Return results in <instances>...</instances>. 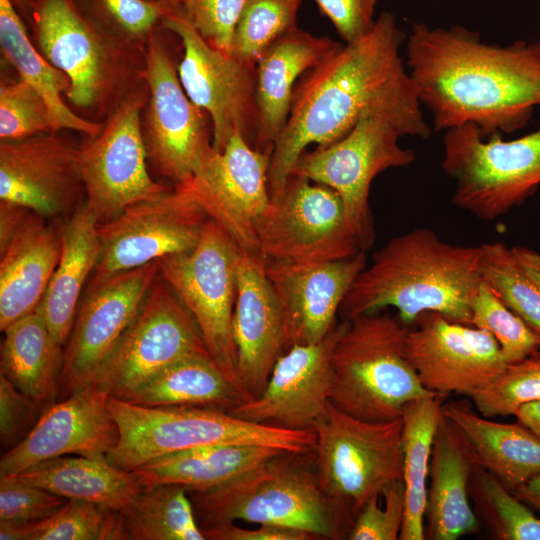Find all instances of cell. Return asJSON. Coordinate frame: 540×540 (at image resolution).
Wrapping results in <instances>:
<instances>
[{"instance_id": "obj_26", "label": "cell", "mask_w": 540, "mask_h": 540, "mask_svg": "<svg viewBox=\"0 0 540 540\" xmlns=\"http://www.w3.org/2000/svg\"><path fill=\"white\" fill-rule=\"evenodd\" d=\"M478 467L468 439L442 413L430 461L425 539L456 540L479 530L469 497V481Z\"/></svg>"}, {"instance_id": "obj_51", "label": "cell", "mask_w": 540, "mask_h": 540, "mask_svg": "<svg viewBox=\"0 0 540 540\" xmlns=\"http://www.w3.org/2000/svg\"><path fill=\"white\" fill-rule=\"evenodd\" d=\"M205 540H314L315 535L296 528L259 524L258 528H243L229 522L201 530Z\"/></svg>"}, {"instance_id": "obj_14", "label": "cell", "mask_w": 540, "mask_h": 540, "mask_svg": "<svg viewBox=\"0 0 540 540\" xmlns=\"http://www.w3.org/2000/svg\"><path fill=\"white\" fill-rule=\"evenodd\" d=\"M148 98L143 82L104 121L102 132L79 148V172L87 208L98 225L126 208L158 198L169 187L148 172L141 115Z\"/></svg>"}, {"instance_id": "obj_6", "label": "cell", "mask_w": 540, "mask_h": 540, "mask_svg": "<svg viewBox=\"0 0 540 540\" xmlns=\"http://www.w3.org/2000/svg\"><path fill=\"white\" fill-rule=\"evenodd\" d=\"M409 327L388 312L347 320L331 359L330 402L371 421L400 418L415 399L437 396L421 383L406 353Z\"/></svg>"}, {"instance_id": "obj_46", "label": "cell", "mask_w": 540, "mask_h": 540, "mask_svg": "<svg viewBox=\"0 0 540 540\" xmlns=\"http://www.w3.org/2000/svg\"><path fill=\"white\" fill-rule=\"evenodd\" d=\"M67 501L16 475L0 476V522L38 523L56 513Z\"/></svg>"}, {"instance_id": "obj_4", "label": "cell", "mask_w": 540, "mask_h": 540, "mask_svg": "<svg viewBox=\"0 0 540 540\" xmlns=\"http://www.w3.org/2000/svg\"><path fill=\"white\" fill-rule=\"evenodd\" d=\"M27 17L32 41L69 79L65 96L76 108L106 120L143 82L145 52L113 38L73 0H13Z\"/></svg>"}, {"instance_id": "obj_29", "label": "cell", "mask_w": 540, "mask_h": 540, "mask_svg": "<svg viewBox=\"0 0 540 540\" xmlns=\"http://www.w3.org/2000/svg\"><path fill=\"white\" fill-rule=\"evenodd\" d=\"M442 413L464 433L480 467L511 492L540 474V438L520 422L492 421L467 400L442 404Z\"/></svg>"}, {"instance_id": "obj_1", "label": "cell", "mask_w": 540, "mask_h": 540, "mask_svg": "<svg viewBox=\"0 0 540 540\" xmlns=\"http://www.w3.org/2000/svg\"><path fill=\"white\" fill-rule=\"evenodd\" d=\"M405 41L395 17L382 12L368 33L341 45L298 81L289 118L270 154L271 199L280 194L307 146L339 141L367 110L390 113L414 137H429L432 129L400 56Z\"/></svg>"}, {"instance_id": "obj_24", "label": "cell", "mask_w": 540, "mask_h": 540, "mask_svg": "<svg viewBox=\"0 0 540 540\" xmlns=\"http://www.w3.org/2000/svg\"><path fill=\"white\" fill-rule=\"evenodd\" d=\"M366 266V251L354 257L314 263L264 261L265 274L285 319L287 350L314 344L336 325L354 280Z\"/></svg>"}, {"instance_id": "obj_25", "label": "cell", "mask_w": 540, "mask_h": 540, "mask_svg": "<svg viewBox=\"0 0 540 540\" xmlns=\"http://www.w3.org/2000/svg\"><path fill=\"white\" fill-rule=\"evenodd\" d=\"M232 334L239 383L249 401L262 393L275 363L287 350V333L264 261L243 251L236 270Z\"/></svg>"}, {"instance_id": "obj_53", "label": "cell", "mask_w": 540, "mask_h": 540, "mask_svg": "<svg viewBox=\"0 0 540 540\" xmlns=\"http://www.w3.org/2000/svg\"><path fill=\"white\" fill-rule=\"evenodd\" d=\"M514 416L540 438V400L524 404Z\"/></svg>"}, {"instance_id": "obj_45", "label": "cell", "mask_w": 540, "mask_h": 540, "mask_svg": "<svg viewBox=\"0 0 540 540\" xmlns=\"http://www.w3.org/2000/svg\"><path fill=\"white\" fill-rule=\"evenodd\" d=\"M109 508L71 499L47 519L33 524L28 540H100Z\"/></svg>"}, {"instance_id": "obj_34", "label": "cell", "mask_w": 540, "mask_h": 540, "mask_svg": "<svg viewBox=\"0 0 540 540\" xmlns=\"http://www.w3.org/2000/svg\"><path fill=\"white\" fill-rule=\"evenodd\" d=\"M2 332L0 374L36 400L57 401L63 347L53 338L42 314L36 309Z\"/></svg>"}, {"instance_id": "obj_20", "label": "cell", "mask_w": 540, "mask_h": 540, "mask_svg": "<svg viewBox=\"0 0 540 540\" xmlns=\"http://www.w3.org/2000/svg\"><path fill=\"white\" fill-rule=\"evenodd\" d=\"M406 353L422 385L441 398H470L507 366L487 331L437 312L422 313L409 327Z\"/></svg>"}, {"instance_id": "obj_23", "label": "cell", "mask_w": 540, "mask_h": 540, "mask_svg": "<svg viewBox=\"0 0 540 540\" xmlns=\"http://www.w3.org/2000/svg\"><path fill=\"white\" fill-rule=\"evenodd\" d=\"M109 396L89 385L51 403L28 436L0 459V476L16 475L45 460L79 455L106 458L119 440Z\"/></svg>"}, {"instance_id": "obj_48", "label": "cell", "mask_w": 540, "mask_h": 540, "mask_svg": "<svg viewBox=\"0 0 540 540\" xmlns=\"http://www.w3.org/2000/svg\"><path fill=\"white\" fill-rule=\"evenodd\" d=\"M249 0H183L181 12L212 46L231 54L234 30Z\"/></svg>"}, {"instance_id": "obj_8", "label": "cell", "mask_w": 540, "mask_h": 540, "mask_svg": "<svg viewBox=\"0 0 540 540\" xmlns=\"http://www.w3.org/2000/svg\"><path fill=\"white\" fill-rule=\"evenodd\" d=\"M402 425L401 417L362 420L330 402L313 426L316 478L347 536L364 504L402 478Z\"/></svg>"}, {"instance_id": "obj_47", "label": "cell", "mask_w": 540, "mask_h": 540, "mask_svg": "<svg viewBox=\"0 0 540 540\" xmlns=\"http://www.w3.org/2000/svg\"><path fill=\"white\" fill-rule=\"evenodd\" d=\"M381 495L371 497L356 516L347 536L350 540L399 539L405 508L402 478L392 483Z\"/></svg>"}, {"instance_id": "obj_32", "label": "cell", "mask_w": 540, "mask_h": 540, "mask_svg": "<svg viewBox=\"0 0 540 540\" xmlns=\"http://www.w3.org/2000/svg\"><path fill=\"white\" fill-rule=\"evenodd\" d=\"M16 476L68 500L94 502L121 510L143 488L132 471L110 464L106 458L66 455L45 460Z\"/></svg>"}, {"instance_id": "obj_49", "label": "cell", "mask_w": 540, "mask_h": 540, "mask_svg": "<svg viewBox=\"0 0 540 540\" xmlns=\"http://www.w3.org/2000/svg\"><path fill=\"white\" fill-rule=\"evenodd\" d=\"M51 403L36 400L0 374V440L8 451L22 442Z\"/></svg>"}, {"instance_id": "obj_11", "label": "cell", "mask_w": 540, "mask_h": 540, "mask_svg": "<svg viewBox=\"0 0 540 540\" xmlns=\"http://www.w3.org/2000/svg\"><path fill=\"white\" fill-rule=\"evenodd\" d=\"M240 253L226 230L209 218L192 250L157 261L160 275L195 320L211 359L242 391L232 334Z\"/></svg>"}, {"instance_id": "obj_33", "label": "cell", "mask_w": 540, "mask_h": 540, "mask_svg": "<svg viewBox=\"0 0 540 540\" xmlns=\"http://www.w3.org/2000/svg\"><path fill=\"white\" fill-rule=\"evenodd\" d=\"M0 45L19 78L32 85L46 101L53 132L70 129L89 138L102 132L104 122L83 118L65 104L62 94L69 88V79L36 48L13 0H0Z\"/></svg>"}, {"instance_id": "obj_52", "label": "cell", "mask_w": 540, "mask_h": 540, "mask_svg": "<svg viewBox=\"0 0 540 540\" xmlns=\"http://www.w3.org/2000/svg\"><path fill=\"white\" fill-rule=\"evenodd\" d=\"M512 251L523 271L540 287V253L523 246H514Z\"/></svg>"}, {"instance_id": "obj_17", "label": "cell", "mask_w": 540, "mask_h": 540, "mask_svg": "<svg viewBox=\"0 0 540 540\" xmlns=\"http://www.w3.org/2000/svg\"><path fill=\"white\" fill-rule=\"evenodd\" d=\"M209 217L181 186L98 225L101 252L89 284L192 250Z\"/></svg>"}, {"instance_id": "obj_19", "label": "cell", "mask_w": 540, "mask_h": 540, "mask_svg": "<svg viewBox=\"0 0 540 540\" xmlns=\"http://www.w3.org/2000/svg\"><path fill=\"white\" fill-rule=\"evenodd\" d=\"M269 163V153L255 149L236 132L222 151L214 149L193 177L178 184L241 251L258 257L256 227L271 202Z\"/></svg>"}, {"instance_id": "obj_39", "label": "cell", "mask_w": 540, "mask_h": 540, "mask_svg": "<svg viewBox=\"0 0 540 540\" xmlns=\"http://www.w3.org/2000/svg\"><path fill=\"white\" fill-rule=\"evenodd\" d=\"M481 246V279L540 337V287L523 271L512 248L501 242Z\"/></svg>"}, {"instance_id": "obj_5", "label": "cell", "mask_w": 540, "mask_h": 540, "mask_svg": "<svg viewBox=\"0 0 540 540\" xmlns=\"http://www.w3.org/2000/svg\"><path fill=\"white\" fill-rule=\"evenodd\" d=\"M187 492L201 530L243 521L296 528L318 539L347 538L319 487L313 451H281L226 483Z\"/></svg>"}, {"instance_id": "obj_35", "label": "cell", "mask_w": 540, "mask_h": 540, "mask_svg": "<svg viewBox=\"0 0 540 540\" xmlns=\"http://www.w3.org/2000/svg\"><path fill=\"white\" fill-rule=\"evenodd\" d=\"M127 401L151 407L193 406L229 413L247 399L209 355H197L167 367Z\"/></svg>"}, {"instance_id": "obj_18", "label": "cell", "mask_w": 540, "mask_h": 540, "mask_svg": "<svg viewBox=\"0 0 540 540\" xmlns=\"http://www.w3.org/2000/svg\"><path fill=\"white\" fill-rule=\"evenodd\" d=\"M158 261L88 284L63 347L58 400L93 383L159 275Z\"/></svg>"}, {"instance_id": "obj_54", "label": "cell", "mask_w": 540, "mask_h": 540, "mask_svg": "<svg viewBox=\"0 0 540 540\" xmlns=\"http://www.w3.org/2000/svg\"><path fill=\"white\" fill-rule=\"evenodd\" d=\"M512 493L540 512V474L513 490Z\"/></svg>"}, {"instance_id": "obj_42", "label": "cell", "mask_w": 540, "mask_h": 540, "mask_svg": "<svg viewBox=\"0 0 540 540\" xmlns=\"http://www.w3.org/2000/svg\"><path fill=\"white\" fill-rule=\"evenodd\" d=\"M470 313L469 325L487 331L496 340L507 364L540 350V337L483 280L471 300Z\"/></svg>"}, {"instance_id": "obj_36", "label": "cell", "mask_w": 540, "mask_h": 540, "mask_svg": "<svg viewBox=\"0 0 540 540\" xmlns=\"http://www.w3.org/2000/svg\"><path fill=\"white\" fill-rule=\"evenodd\" d=\"M442 399L439 396L415 399L402 411L405 508L400 540L425 539L427 479L434 436L442 418Z\"/></svg>"}, {"instance_id": "obj_41", "label": "cell", "mask_w": 540, "mask_h": 540, "mask_svg": "<svg viewBox=\"0 0 540 540\" xmlns=\"http://www.w3.org/2000/svg\"><path fill=\"white\" fill-rule=\"evenodd\" d=\"M80 11L118 41L146 51L150 38L171 10L151 0H73Z\"/></svg>"}, {"instance_id": "obj_9", "label": "cell", "mask_w": 540, "mask_h": 540, "mask_svg": "<svg viewBox=\"0 0 540 540\" xmlns=\"http://www.w3.org/2000/svg\"><path fill=\"white\" fill-rule=\"evenodd\" d=\"M441 167L455 181L453 204L492 221L520 205L540 186V129L504 141L484 139L471 123L444 131Z\"/></svg>"}, {"instance_id": "obj_3", "label": "cell", "mask_w": 540, "mask_h": 540, "mask_svg": "<svg viewBox=\"0 0 540 540\" xmlns=\"http://www.w3.org/2000/svg\"><path fill=\"white\" fill-rule=\"evenodd\" d=\"M481 253V245L451 244L423 227L395 236L358 274L339 315L350 320L391 307L408 327L424 312L469 325Z\"/></svg>"}, {"instance_id": "obj_28", "label": "cell", "mask_w": 540, "mask_h": 540, "mask_svg": "<svg viewBox=\"0 0 540 540\" xmlns=\"http://www.w3.org/2000/svg\"><path fill=\"white\" fill-rule=\"evenodd\" d=\"M341 44L297 27L278 38L256 64L258 130L255 149L271 154L290 115L298 78Z\"/></svg>"}, {"instance_id": "obj_7", "label": "cell", "mask_w": 540, "mask_h": 540, "mask_svg": "<svg viewBox=\"0 0 540 540\" xmlns=\"http://www.w3.org/2000/svg\"><path fill=\"white\" fill-rule=\"evenodd\" d=\"M108 409L118 425L119 440L106 459L126 471L169 453L208 445H261L298 453L315 447L314 430L252 423L217 409L151 407L110 396Z\"/></svg>"}, {"instance_id": "obj_27", "label": "cell", "mask_w": 540, "mask_h": 540, "mask_svg": "<svg viewBox=\"0 0 540 540\" xmlns=\"http://www.w3.org/2000/svg\"><path fill=\"white\" fill-rule=\"evenodd\" d=\"M61 253V232L46 218L27 211L0 244V329L35 311Z\"/></svg>"}, {"instance_id": "obj_15", "label": "cell", "mask_w": 540, "mask_h": 540, "mask_svg": "<svg viewBox=\"0 0 540 540\" xmlns=\"http://www.w3.org/2000/svg\"><path fill=\"white\" fill-rule=\"evenodd\" d=\"M142 78L148 89L141 115L148 161L174 186L181 184L214 151L210 117L187 96L177 66L156 33L147 44Z\"/></svg>"}, {"instance_id": "obj_50", "label": "cell", "mask_w": 540, "mask_h": 540, "mask_svg": "<svg viewBox=\"0 0 540 540\" xmlns=\"http://www.w3.org/2000/svg\"><path fill=\"white\" fill-rule=\"evenodd\" d=\"M346 43L358 40L374 25L376 0H314Z\"/></svg>"}, {"instance_id": "obj_37", "label": "cell", "mask_w": 540, "mask_h": 540, "mask_svg": "<svg viewBox=\"0 0 540 540\" xmlns=\"http://www.w3.org/2000/svg\"><path fill=\"white\" fill-rule=\"evenodd\" d=\"M119 517L126 540H205L182 485L142 488Z\"/></svg>"}, {"instance_id": "obj_44", "label": "cell", "mask_w": 540, "mask_h": 540, "mask_svg": "<svg viewBox=\"0 0 540 540\" xmlns=\"http://www.w3.org/2000/svg\"><path fill=\"white\" fill-rule=\"evenodd\" d=\"M53 132L49 107L42 95L20 79L0 87V138L15 140Z\"/></svg>"}, {"instance_id": "obj_55", "label": "cell", "mask_w": 540, "mask_h": 540, "mask_svg": "<svg viewBox=\"0 0 540 540\" xmlns=\"http://www.w3.org/2000/svg\"><path fill=\"white\" fill-rule=\"evenodd\" d=\"M153 2H156L166 8H168L171 11L174 10H180L183 0H151Z\"/></svg>"}, {"instance_id": "obj_43", "label": "cell", "mask_w": 540, "mask_h": 540, "mask_svg": "<svg viewBox=\"0 0 540 540\" xmlns=\"http://www.w3.org/2000/svg\"><path fill=\"white\" fill-rule=\"evenodd\" d=\"M471 400L479 414L492 418L515 415L524 404L540 400V350L511 364Z\"/></svg>"}, {"instance_id": "obj_13", "label": "cell", "mask_w": 540, "mask_h": 540, "mask_svg": "<svg viewBox=\"0 0 540 540\" xmlns=\"http://www.w3.org/2000/svg\"><path fill=\"white\" fill-rule=\"evenodd\" d=\"M402 136L413 137L404 121L384 111L367 110L342 139L304 152L292 174L334 189L371 245L374 229L368 200L373 179L416 159L412 150L399 145Z\"/></svg>"}, {"instance_id": "obj_2", "label": "cell", "mask_w": 540, "mask_h": 540, "mask_svg": "<svg viewBox=\"0 0 540 540\" xmlns=\"http://www.w3.org/2000/svg\"><path fill=\"white\" fill-rule=\"evenodd\" d=\"M406 65L433 129L471 123L482 138L523 129L540 106V41L483 42L462 26L413 23Z\"/></svg>"}, {"instance_id": "obj_38", "label": "cell", "mask_w": 540, "mask_h": 540, "mask_svg": "<svg viewBox=\"0 0 540 540\" xmlns=\"http://www.w3.org/2000/svg\"><path fill=\"white\" fill-rule=\"evenodd\" d=\"M474 512L497 540H540V518L494 475L478 467L469 481Z\"/></svg>"}, {"instance_id": "obj_40", "label": "cell", "mask_w": 540, "mask_h": 540, "mask_svg": "<svg viewBox=\"0 0 540 540\" xmlns=\"http://www.w3.org/2000/svg\"><path fill=\"white\" fill-rule=\"evenodd\" d=\"M301 0H249L236 24L231 54L256 66L264 52L281 36L296 28Z\"/></svg>"}, {"instance_id": "obj_16", "label": "cell", "mask_w": 540, "mask_h": 540, "mask_svg": "<svg viewBox=\"0 0 540 540\" xmlns=\"http://www.w3.org/2000/svg\"><path fill=\"white\" fill-rule=\"evenodd\" d=\"M161 26L181 40L178 77L189 99L209 115L214 149L222 151L236 132L255 148L256 66L209 44L181 10L169 11Z\"/></svg>"}, {"instance_id": "obj_21", "label": "cell", "mask_w": 540, "mask_h": 540, "mask_svg": "<svg viewBox=\"0 0 540 540\" xmlns=\"http://www.w3.org/2000/svg\"><path fill=\"white\" fill-rule=\"evenodd\" d=\"M347 320L321 341L293 345L275 363L262 393L229 413L246 421L290 430H313L330 403L331 359Z\"/></svg>"}, {"instance_id": "obj_12", "label": "cell", "mask_w": 540, "mask_h": 540, "mask_svg": "<svg viewBox=\"0 0 540 540\" xmlns=\"http://www.w3.org/2000/svg\"><path fill=\"white\" fill-rule=\"evenodd\" d=\"M197 355H209L200 330L159 272L92 385L127 401L167 367Z\"/></svg>"}, {"instance_id": "obj_10", "label": "cell", "mask_w": 540, "mask_h": 540, "mask_svg": "<svg viewBox=\"0 0 540 540\" xmlns=\"http://www.w3.org/2000/svg\"><path fill=\"white\" fill-rule=\"evenodd\" d=\"M256 235L263 261L327 262L370 246L334 189L294 174L271 199Z\"/></svg>"}, {"instance_id": "obj_22", "label": "cell", "mask_w": 540, "mask_h": 540, "mask_svg": "<svg viewBox=\"0 0 540 540\" xmlns=\"http://www.w3.org/2000/svg\"><path fill=\"white\" fill-rule=\"evenodd\" d=\"M79 149L55 132L0 141V201L46 219L74 212L81 189Z\"/></svg>"}, {"instance_id": "obj_31", "label": "cell", "mask_w": 540, "mask_h": 540, "mask_svg": "<svg viewBox=\"0 0 540 540\" xmlns=\"http://www.w3.org/2000/svg\"><path fill=\"white\" fill-rule=\"evenodd\" d=\"M283 450L261 445H208L152 459L132 472L143 488L178 484L204 490L226 483Z\"/></svg>"}, {"instance_id": "obj_30", "label": "cell", "mask_w": 540, "mask_h": 540, "mask_svg": "<svg viewBox=\"0 0 540 540\" xmlns=\"http://www.w3.org/2000/svg\"><path fill=\"white\" fill-rule=\"evenodd\" d=\"M61 253L37 307L55 341L64 347L82 298L84 284L101 252L98 223L83 203L60 227Z\"/></svg>"}]
</instances>
